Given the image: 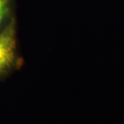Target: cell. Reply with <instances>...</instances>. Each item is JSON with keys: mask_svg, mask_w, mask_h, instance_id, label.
Listing matches in <instances>:
<instances>
[{"mask_svg": "<svg viewBox=\"0 0 124 124\" xmlns=\"http://www.w3.org/2000/svg\"><path fill=\"white\" fill-rule=\"evenodd\" d=\"M16 55V34L14 22L0 32V75L13 66Z\"/></svg>", "mask_w": 124, "mask_h": 124, "instance_id": "obj_1", "label": "cell"}, {"mask_svg": "<svg viewBox=\"0 0 124 124\" xmlns=\"http://www.w3.org/2000/svg\"><path fill=\"white\" fill-rule=\"evenodd\" d=\"M8 13V1L0 0V25Z\"/></svg>", "mask_w": 124, "mask_h": 124, "instance_id": "obj_2", "label": "cell"}]
</instances>
